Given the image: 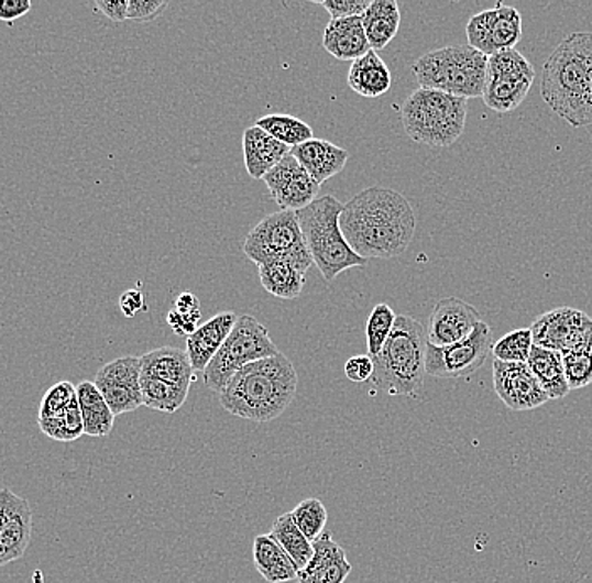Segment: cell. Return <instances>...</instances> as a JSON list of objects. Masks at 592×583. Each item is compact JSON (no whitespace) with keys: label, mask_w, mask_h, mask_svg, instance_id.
Listing matches in <instances>:
<instances>
[{"label":"cell","mask_w":592,"mask_h":583,"mask_svg":"<svg viewBox=\"0 0 592 583\" xmlns=\"http://www.w3.org/2000/svg\"><path fill=\"white\" fill-rule=\"evenodd\" d=\"M340 229L359 256L391 260L406 253L416 216L403 194L386 187H369L343 206Z\"/></svg>","instance_id":"1"},{"label":"cell","mask_w":592,"mask_h":583,"mask_svg":"<svg viewBox=\"0 0 592 583\" xmlns=\"http://www.w3.org/2000/svg\"><path fill=\"white\" fill-rule=\"evenodd\" d=\"M540 94L574 129L592 125V33H572L546 61Z\"/></svg>","instance_id":"2"},{"label":"cell","mask_w":592,"mask_h":583,"mask_svg":"<svg viewBox=\"0 0 592 583\" xmlns=\"http://www.w3.org/2000/svg\"><path fill=\"white\" fill-rule=\"evenodd\" d=\"M298 375L283 353L257 360L232 375L219 403L231 416L264 424L278 419L296 395Z\"/></svg>","instance_id":"3"},{"label":"cell","mask_w":592,"mask_h":583,"mask_svg":"<svg viewBox=\"0 0 592 583\" xmlns=\"http://www.w3.org/2000/svg\"><path fill=\"white\" fill-rule=\"evenodd\" d=\"M426 350V328L418 320L399 315L386 345L372 359L374 387L390 395L419 397L425 387Z\"/></svg>","instance_id":"4"},{"label":"cell","mask_w":592,"mask_h":583,"mask_svg":"<svg viewBox=\"0 0 592 583\" xmlns=\"http://www.w3.org/2000/svg\"><path fill=\"white\" fill-rule=\"evenodd\" d=\"M343 204L337 197L324 196L296 212L305 244L325 282L332 283L343 271L364 267L368 260L350 248L340 229Z\"/></svg>","instance_id":"5"},{"label":"cell","mask_w":592,"mask_h":583,"mask_svg":"<svg viewBox=\"0 0 592 583\" xmlns=\"http://www.w3.org/2000/svg\"><path fill=\"white\" fill-rule=\"evenodd\" d=\"M468 100L419 88L401 107L404 130L413 142L447 148L463 135Z\"/></svg>","instance_id":"6"},{"label":"cell","mask_w":592,"mask_h":583,"mask_svg":"<svg viewBox=\"0 0 592 583\" xmlns=\"http://www.w3.org/2000/svg\"><path fill=\"white\" fill-rule=\"evenodd\" d=\"M489 56L471 46H448L429 51L414 61L419 86L453 97L482 98Z\"/></svg>","instance_id":"7"},{"label":"cell","mask_w":592,"mask_h":583,"mask_svg":"<svg viewBox=\"0 0 592 583\" xmlns=\"http://www.w3.org/2000/svg\"><path fill=\"white\" fill-rule=\"evenodd\" d=\"M278 346L270 339V331L251 315H241L215 359L204 371V384L221 394L235 372L257 360L278 355Z\"/></svg>","instance_id":"8"},{"label":"cell","mask_w":592,"mask_h":583,"mask_svg":"<svg viewBox=\"0 0 592 583\" xmlns=\"http://www.w3.org/2000/svg\"><path fill=\"white\" fill-rule=\"evenodd\" d=\"M243 251L257 267L276 261H286L308 273L314 264L310 251L305 244L300 222L293 210H279L266 216L246 235Z\"/></svg>","instance_id":"9"},{"label":"cell","mask_w":592,"mask_h":583,"mask_svg":"<svg viewBox=\"0 0 592 583\" xmlns=\"http://www.w3.org/2000/svg\"><path fill=\"white\" fill-rule=\"evenodd\" d=\"M534 79L536 69L517 50L493 54L486 66L483 101L496 113H511L527 98Z\"/></svg>","instance_id":"10"},{"label":"cell","mask_w":592,"mask_h":583,"mask_svg":"<svg viewBox=\"0 0 592 583\" xmlns=\"http://www.w3.org/2000/svg\"><path fill=\"white\" fill-rule=\"evenodd\" d=\"M493 334L482 321L475 331L450 346L429 345L426 350V375L438 378H463L475 374L492 352Z\"/></svg>","instance_id":"11"},{"label":"cell","mask_w":592,"mask_h":583,"mask_svg":"<svg viewBox=\"0 0 592 583\" xmlns=\"http://www.w3.org/2000/svg\"><path fill=\"white\" fill-rule=\"evenodd\" d=\"M468 46L485 56L515 50L522 37V15L515 8L496 4L473 15L467 24Z\"/></svg>","instance_id":"12"},{"label":"cell","mask_w":592,"mask_h":583,"mask_svg":"<svg viewBox=\"0 0 592 583\" xmlns=\"http://www.w3.org/2000/svg\"><path fill=\"white\" fill-rule=\"evenodd\" d=\"M140 377H142L140 356L111 360L98 371L95 385L103 395L114 417L133 413L143 406Z\"/></svg>","instance_id":"13"},{"label":"cell","mask_w":592,"mask_h":583,"mask_svg":"<svg viewBox=\"0 0 592 583\" xmlns=\"http://www.w3.org/2000/svg\"><path fill=\"white\" fill-rule=\"evenodd\" d=\"M534 345L564 353L592 333V318L575 308H557L540 315L530 328Z\"/></svg>","instance_id":"14"},{"label":"cell","mask_w":592,"mask_h":583,"mask_svg":"<svg viewBox=\"0 0 592 583\" xmlns=\"http://www.w3.org/2000/svg\"><path fill=\"white\" fill-rule=\"evenodd\" d=\"M33 537V512L28 499L0 490V566L24 557Z\"/></svg>","instance_id":"15"},{"label":"cell","mask_w":592,"mask_h":583,"mask_svg":"<svg viewBox=\"0 0 592 583\" xmlns=\"http://www.w3.org/2000/svg\"><path fill=\"white\" fill-rule=\"evenodd\" d=\"M268 186L273 200L282 207V210H298L310 206L318 199L320 184L298 164L292 153L283 158L272 172L263 178Z\"/></svg>","instance_id":"16"},{"label":"cell","mask_w":592,"mask_h":583,"mask_svg":"<svg viewBox=\"0 0 592 583\" xmlns=\"http://www.w3.org/2000/svg\"><path fill=\"white\" fill-rule=\"evenodd\" d=\"M483 318L475 306L457 296L439 299L429 317L426 337L429 345L450 346L470 337Z\"/></svg>","instance_id":"17"},{"label":"cell","mask_w":592,"mask_h":583,"mask_svg":"<svg viewBox=\"0 0 592 583\" xmlns=\"http://www.w3.org/2000/svg\"><path fill=\"white\" fill-rule=\"evenodd\" d=\"M493 387L508 409L524 413L549 403V395L540 387L527 363L493 362Z\"/></svg>","instance_id":"18"},{"label":"cell","mask_w":592,"mask_h":583,"mask_svg":"<svg viewBox=\"0 0 592 583\" xmlns=\"http://www.w3.org/2000/svg\"><path fill=\"white\" fill-rule=\"evenodd\" d=\"M352 572L346 550L324 534L314 541V557L305 569L298 572V583H346Z\"/></svg>","instance_id":"19"},{"label":"cell","mask_w":592,"mask_h":583,"mask_svg":"<svg viewBox=\"0 0 592 583\" xmlns=\"http://www.w3.org/2000/svg\"><path fill=\"white\" fill-rule=\"evenodd\" d=\"M234 311H222L211 320L200 324L187 339V356L193 365L194 374L206 371L207 365L215 359L222 343L228 339L234 324L238 323Z\"/></svg>","instance_id":"20"},{"label":"cell","mask_w":592,"mask_h":583,"mask_svg":"<svg viewBox=\"0 0 592 583\" xmlns=\"http://www.w3.org/2000/svg\"><path fill=\"white\" fill-rule=\"evenodd\" d=\"M293 157L318 182L329 180L346 168L349 152L327 140L311 139L292 148Z\"/></svg>","instance_id":"21"},{"label":"cell","mask_w":592,"mask_h":583,"mask_svg":"<svg viewBox=\"0 0 592 583\" xmlns=\"http://www.w3.org/2000/svg\"><path fill=\"white\" fill-rule=\"evenodd\" d=\"M292 148L254 125L244 132L243 153L248 174L254 180H263L283 158L288 157Z\"/></svg>","instance_id":"22"},{"label":"cell","mask_w":592,"mask_h":583,"mask_svg":"<svg viewBox=\"0 0 592 583\" xmlns=\"http://www.w3.org/2000/svg\"><path fill=\"white\" fill-rule=\"evenodd\" d=\"M143 377L158 378L177 387L190 388L196 381L186 350L162 346L140 356Z\"/></svg>","instance_id":"23"},{"label":"cell","mask_w":592,"mask_h":583,"mask_svg":"<svg viewBox=\"0 0 592 583\" xmlns=\"http://www.w3.org/2000/svg\"><path fill=\"white\" fill-rule=\"evenodd\" d=\"M324 47L339 61H355L371 51L362 18L330 19L325 28Z\"/></svg>","instance_id":"24"},{"label":"cell","mask_w":592,"mask_h":583,"mask_svg":"<svg viewBox=\"0 0 592 583\" xmlns=\"http://www.w3.org/2000/svg\"><path fill=\"white\" fill-rule=\"evenodd\" d=\"M347 82L355 94L364 98H379L386 95L393 85V75L375 51L353 61Z\"/></svg>","instance_id":"25"},{"label":"cell","mask_w":592,"mask_h":583,"mask_svg":"<svg viewBox=\"0 0 592 583\" xmlns=\"http://www.w3.org/2000/svg\"><path fill=\"white\" fill-rule=\"evenodd\" d=\"M253 560L260 575L270 583H285L296 580L298 566L292 557L279 547L272 535H257L253 540Z\"/></svg>","instance_id":"26"},{"label":"cell","mask_w":592,"mask_h":583,"mask_svg":"<svg viewBox=\"0 0 592 583\" xmlns=\"http://www.w3.org/2000/svg\"><path fill=\"white\" fill-rule=\"evenodd\" d=\"M79 410H81L85 435L91 438H107L114 426V414L98 391L95 382L83 381L76 385Z\"/></svg>","instance_id":"27"},{"label":"cell","mask_w":592,"mask_h":583,"mask_svg":"<svg viewBox=\"0 0 592 583\" xmlns=\"http://www.w3.org/2000/svg\"><path fill=\"white\" fill-rule=\"evenodd\" d=\"M365 36L371 50H384L399 33L401 11L396 0H372L365 14L362 15Z\"/></svg>","instance_id":"28"},{"label":"cell","mask_w":592,"mask_h":583,"mask_svg":"<svg viewBox=\"0 0 592 583\" xmlns=\"http://www.w3.org/2000/svg\"><path fill=\"white\" fill-rule=\"evenodd\" d=\"M527 366L544 392L549 395L550 400L564 398L571 392L568 378H566L562 355L559 352L534 345L530 355H528Z\"/></svg>","instance_id":"29"},{"label":"cell","mask_w":592,"mask_h":583,"mask_svg":"<svg viewBox=\"0 0 592 583\" xmlns=\"http://www.w3.org/2000/svg\"><path fill=\"white\" fill-rule=\"evenodd\" d=\"M260 282L270 295L279 299H295L304 292L307 273L286 261L260 266Z\"/></svg>","instance_id":"30"},{"label":"cell","mask_w":592,"mask_h":583,"mask_svg":"<svg viewBox=\"0 0 592 583\" xmlns=\"http://www.w3.org/2000/svg\"><path fill=\"white\" fill-rule=\"evenodd\" d=\"M270 535L292 557L298 570L305 569L308 565L311 557H314V543L302 534L300 528L296 527L295 521H293L292 512L285 513V515L278 516L275 519Z\"/></svg>","instance_id":"31"},{"label":"cell","mask_w":592,"mask_h":583,"mask_svg":"<svg viewBox=\"0 0 592 583\" xmlns=\"http://www.w3.org/2000/svg\"><path fill=\"white\" fill-rule=\"evenodd\" d=\"M143 406L158 413L174 414L186 404L189 388L177 387L158 378L140 377Z\"/></svg>","instance_id":"32"},{"label":"cell","mask_w":592,"mask_h":583,"mask_svg":"<svg viewBox=\"0 0 592 583\" xmlns=\"http://www.w3.org/2000/svg\"><path fill=\"white\" fill-rule=\"evenodd\" d=\"M256 125L275 136L288 148H295V146L314 139L311 127L292 114H266L256 121Z\"/></svg>","instance_id":"33"},{"label":"cell","mask_w":592,"mask_h":583,"mask_svg":"<svg viewBox=\"0 0 592 583\" xmlns=\"http://www.w3.org/2000/svg\"><path fill=\"white\" fill-rule=\"evenodd\" d=\"M560 355H562L566 378L571 391L592 384V333L581 345Z\"/></svg>","instance_id":"34"},{"label":"cell","mask_w":592,"mask_h":583,"mask_svg":"<svg viewBox=\"0 0 592 583\" xmlns=\"http://www.w3.org/2000/svg\"><path fill=\"white\" fill-rule=\"evenodd\" d=\"M37 424L44 436L57 442L78 441L85 435L78 398L63 416L54 417V419H37Z\"/></svg>","instance_id":"35"},{"label":"cell","mask_w":592,"mask_h":583,"mask_svg":"<svg viewBox=\"0 0 592 583\" xmlns=\"http://www.w3.org/2000/svg\"><path fill=\"white\" fill-rule=\"evenodd\" d=\"M397 315L386 302L374 306L365 324V339H368V352L371 359H375L386 345L387 339L393 333Z\"/></svg>","instance_id":"36"},{"label":"cell","mask_w":592,"mask_h":583,"mask_svg":"<svg viewBox=\"0 0 592 583\" xmlns=\"http://www.w3.org/2000/svg\"><path fill=\"white\" fill-rule=\"evenodd\" d=\"M293 521L300 528L302 534L314 543L325 534L329 521V512L318 498H307L292 509Z\"/></svg>","instance_id":"37"},{"label":"cell","mask_w":592,"mask_h":583,"mask_svg":"<svg viewBox=\"0 0 592 583\" xmlns=\"http://www.w3.org/2000/svg\"><path fill=\"white\" fill-rule=\"evenodd\" d=\"M531 349H534V337H531L530 328H520L493 343L492 353L498 362L527 363Z\"/></svg>","instance_id":"38"},{"label":"cell","mask_w":592,"mask_h":583,"mask_svg":"<svg viewBox=\"0 0 592 583\" xmlns=\"http://www.w3.org/2000/svg\"><path fill=\"white\" fill-rule=\"evenodd\" d=\"M76 398H78L76 385H73L72 382L65 381L53 385L41 400L37 419H54V417L63 416Z\"/></svg>","instance_id":"39"},{"label":"cell","mask_w":592,"mask_h":583,"mask_svg":"<svg viewBox=\"0 0 592 583\" xmlns=\"http://www.w3.org/2000/svg\"><path fill=\"white\" fill-rule=\"evenodd\" d=\"M372 0H321L320 6L330 19L362 18Z\"/></svg>","instance_id":"40"},{"label":"cell","mask_w":592,"mask_h":583,"mask_svg":"<svg viewBox=\"0 0 592 583\" xmlns=\"http://www.w3.org/2000/svg\"><path fill=\"white\" fill-rule=\"evenodd\" d=\"M167 8V2L161 0H129V19L139 22L154 21Z\"/></svg>","instance_id":"41"},{"label":"cell","mask_w":592,"mask_h":583,"mask_svg":"<svg viewBox=\"0 0 592 583\" xmlns=\"http://www.w3.org/2000/svg\"><path fill=\"white\" fill-rule=\"evenodd\" d=\"M374 375V362L369 355H355L346 362V377L353 384L371 382Z\"/></svg>","instance_id":"42"},{"label":"cell","mask_w":592,"mask_h":583,"mask_svg":"<svg viewBox=\"0 0 592 583\" xmlns=\"http://www.w3.org/2000/svg\"><path fill=\"white\" fill-rule=\"evenodd\" d=\"M33 4L29 0H0V21L14 24L15 19L24 18Z\"/></svg>","instance_id":"43"},{"label":"cell","mask_w":592,"mask_h":583,"mask_svg":"<svg viewBox=\"0 0 592 583\" xmlns=\"http://www.w3.org/2000/svg\"><path fill=\"white\" fill-rule=\"evenodd\" d=\"M95 9L113 22H123L129 19V2L127 0H98Z\"/></svg>","instance_id":"44"},{"label":"cell","mask_w":592,"mask_h":583,"mask_svg":"<svg viewBox=\"0 0 592 583\" xmlns=\"http://www.w3.org/2000/svg\"><path fill=\"white\" fill-rule=\"evenodd\" d=\"M118 305H120V310L127 318H133L140 311L145 310V298H143V293L140 289H129V292L120 296Z\"/></svg>","instance_id":"45"},{"label":"cell","mask_w":592,"mask_h":583,"mask_svg":"<svg viewBox=\"0 0 592 583\" xmlns=\"http://www.w3.org/2000/svg\"><path fill=\"white\" fill-rule=\"evenodd\" d=\"M167 323L168 327L174 330L175 334L187 337V339H189L190 334L199 328L197 327L199 318L186 317V315H180L175 310H171L167 315Z\"/></svg>","instance_id":"46"},{"label":"cell","mask_w":592,"mask_h":583,"mask_svg":"<svg viewBox=\"0 0 592 583\" xmlns=\"http://www.w3.org/2000/svg\"><path fill=\"white\" fill-rule=\"evenodd\" d=\"M174 310L186 317L199 318L200 320V301L193 293H180L175 299Z\"/></svg>","instance_id":"47"}]
</instances>
